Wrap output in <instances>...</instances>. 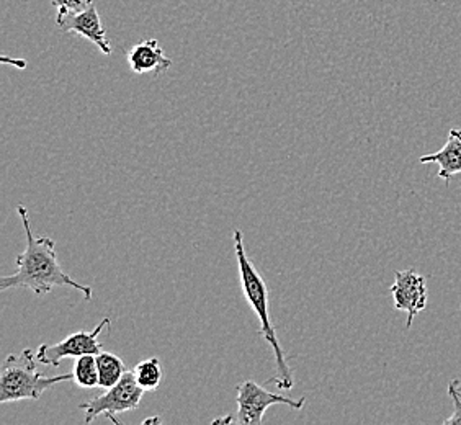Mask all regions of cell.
<instances>
[{"instance_id":"5b68a950","label":"cell","mask_w":461,"mask_h":425,"mask_svg":"<svg viewBox=\"0 0 461 425\" xmlns=\"http://www.w3.org/2000/svg\"><path fill=\"white\" fill-rule=\"evenodd\" d=\"M236 401H238V416L236 422L242 425H260L264 422L267 409L276 404H286L290 408H304V398H286L284 394H276L266 390L256 381H242L236 388Z\"/></svg>"},{"instance_id":"9a60e30c","label":"cell","mask_w":461,"mask_h":425,"mask_svg":"<svg viewBox=\"0 0 461 425\" xmlns=\"http://www.w3.org/2000/svg\"><path fill=\"white\" fill-rule=\"evenodd\" d=\"M448 396L453 402V414L445 419V425L461 424V386L460 381L452 380L448 383Z\"/></svg>"},{"instance_id":"30bf717a","label":"cell","mask_w":461,"mask_h":425,"mask_svg":"<svg viewBox=\"0 0 461 425\" xmlns=\"http://www.w3.org/2000/svg\"><path fill=\"white\" fill-rule=\"evenodd\" d=\"M420 164H438V178L447 184L461 174V130H450L444 148L432 154L422 156Z\"/></svg>"},{"instance_id":"277c9868","label":"cell","mask_w":461,"mask_h":425,"mask_svg":"<svg viewBox=\"0 0 461 425\" xmlns=\"http://www.w3.org/2000/svg\"><path fill=\"white\" fill-rule=\"evenodd\" d=\"M144 393L146 391L136 383L133 372L124 373L123 378L118 381L115 386L105 390L104 394L80 404V409L86 411V424H90L100 416L107 417L108 420H112L113 424H122L118 416L138 409L141 404Z\"/></svg>"},{"instance_id":"2e32d148","label":"cell","mask_w":461,"mask_h":425,"mask_svg":"<svg viewBox=\"0 0 461 425\" xmlns=\"http://www.w3.org/2000/svg\"><path fill=\"white\" fill-rule=\"evenodd\" d=\"M236 420V417H220V419H216V420H213V424H228V422H234Z\"/></svg>"},{"instance_id":"ac0fdd59","label":"cell","mask_w":461,"mask_h":425,"mask_svg":"<svg viewBox=\"0 0 461 425\" xmlns=\"http://www.w3.org/2000/svg\"><path fill=\"white\" fill-rule=\"evenodd\" d=\"M460 308H461V304H460Z\"/></svg>"},{"instance_id":"7c38bea8","label":"cell","mask_w":461,"mask_h":425,"mask_svg":"<svg viewBox=\"0 0 461 425\" xmlns=\"http://www.w3.org/2000/svg\"><path fill=\"white\" fill-rule=\"evenodd\" d=\"M72 380L79 388H98V365L97 355H82L76 358L72 368Z\"/></svg>"},{"instance_id":"4fadbf2b","label":"cell","mask_w":461,"mask_h":425,"mask_svg":"<svg viewBox=\"0 0 461 425\" xmlns=\"http://www.w3.org/2000/svg\"><path fill=\"white\" fill-rule=\"evenodd\" d=\"M133 375L136 383L141 386L142 390H158L160 381H162V365H160L159 358L151 357V358L141 360L134 366Z\"/></svg>"},{"instance_id":"e0dca14e","label":"cell","mask_w":461,"mask_h":425,"mask_svg":"<svg viewBox=\"0 0 461 425\" xmlns=\"http://www.w3.org/2000/svg\"><path fill=\"white\" fill-rule=\"evenodd\" d=\"M149 422H160L159 417H154V419H149V420H144V424H149Z\"/></svg>"},{"instance_id":"8fae6325","label":"cell","mask_w":461,"mask_h":425,"mask_svg":"<svg viewBox=\"0 0 461 425\" xmlns=\"http://www.w3.org/2000/svg\"><path fill=\"white\" fill-rule=\"evenodd\" d=\"M97 365L98 376H100L98 388H104V390L115 386L116 383L123 378L124 373L128 372L123 360L118 355L104 352V350L97 355Z\"/></svg>"},{"instance_id":"7a4b0ae2","label":"cell","mask_w":461,"mask_h":425,"mask_svg":"<svg viewBox=\"0 0 461 425\" xmlns=\"http://www.w3.org/2000/svg\"><path fill=\"white\" fill-rule=\"evenodd\" d=\"M232 240H234V252H236V260L240 266V286L246 296V302L252 311L256 312V316L260 322L258 334L264 336L268 346L272 347L274 355H276V372L278 376L272 378L278 388L282 390H293V376L288 368V360L285 357L284 348L278 342L276 328L270 321V310H268V288H267L264 276L258 274V268L252 264V260L249 258L244 249V236L240 230H234L232 232Z\"/></svg>"},{"instance_id":"8992f818","label":"cell","mask_w":461,"mask_h":425,"mask_svg":"<svg viewBox=\"0 0 461 425\" xmlns=\"http://www.w3.org/2000/svg\"><path fill=\"white\" fill-rule=\"evenodd\" d=\"M110 326V319H102L94 330H79L72 336L66 337L58 344H43L38 348L36 357L38 362L43 365L59 366L64 358H79L82 355H98L102 352V344L98 342V336L104 329Z\"/></svg>"},{"instance_id":"ba28073f","label":"cell","mask_w":461,"mask_h":425,"mask_svg":"<svg viewBox=\"0 0 461 425\" xmlns=\"http://www.w3.org/2000/svg\"><path fill=\"white\" fill-rule=\"evenodd\" d=\"M62 32L66 33H76V35L84 36L104 54H112V43L108 40L107 30L102 25V20L98 15L95 5L92 4L89 9L82 10L77 14H71L58 23Z\"/></svg>"},{"instance_id":"3957f363","label":"cell","mask_w":461,"mask_h":425,"mask_svg":"<svg viewBox=\"0 0 461 425\" xmlns=\"http://www.w3.org/2000/svg\"><path fill=\"white\" fill-rule=\"evenodd\" d=\"M38 357L33 350L25 348L20 354H12L4 360L0 372V402H17L23 399L41 398L46 390L62 381L72 380V373L59 376H43L36 370Z\"/></svg>"},{"instance_id":"6da1fadb","label":"cell","mask_w":461,"mask_h":425,"mask_svg":"<svg viewBox=\"0 0 461 425\" xmlns=\"http://www.w3.org/2000/svg\"><path fill=\"white\" fill-rule=\"evenodd\" d=\"M18 216L23 222L27 236V248L17 258V272L10 276L0 278V290L7 292L10 288H28L38 296H45L56 286H71L84 294V300H92V288L87 285L76 282L64 272L58 254L56 242L51 238H35L30 226V216L23 204L17 206Z\"/></svg>"},{"instance_id":"9c48e42d","label":"cell","mask_w":461,"mask_h":425,"mask_svg":"<svg viewBox=\"0 0 461 425\" xmlns=\"http://www.w3.org/2000/svg\"><path fill=\"white\" fill-rule=\"evenodd\" d=\"M128 64L134 74H164L170 69L172 59L166 56L158 40H144L130 50Z\"/></svg>"},{"instance_id":"5bb4252c","label":"cell","mask_w":461,"mask_h":425,"mask_svg":"<svg viewBox=\"0 0 461 425\" xmlns=\"http://www.w3.org/2000/svg\"><path fill=\"white\" fill-rule=\"evenodd\" d=\"M51 2H53V7L58 10V20H56L58 23H61L62 20L71 14L89 9L94 4V0H51Z\"/></svg>"},{"instance_id":"52a82bcc","label":"cell","mask_w":461,"mask_h":425,"mask_svg":"<svg viewBox=\"0 0 461 425\" xmlns=\"http://www.w3.org/2000/svg\"><path fill=\"white\" fill-rule=\"evenodd\" d=\"M390 292L394 310L404 311L408 314L406 328H411L417 314L426 310V276L417 274L412 268L400 270L394 274V284L391 285Z\"/></svg>"}]
</instances>
